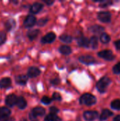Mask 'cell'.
Returning a JSON list of instances; mask_svg holds the SVG:
<instances>
[{"label":"cell","instance_id":"obj_19","mask_svg":"<svg viewBox=\"0 0 120 121\" xmlns=\"http://www.w3.org/2000/svg\"><path fill=\"white\" fill-rule=\"evenodd\" d=\"M40 33V30L38 29H34V30H30L28 32L27 35L28 37V38L30 40H33L35 38H36L38 35Z\"/></svg>","mask_w":120,"mask_h":121},{"label":"cell","instance_id":"obj_33","mask_svg":"<svg viewBox=\"0 0 120 121\" xmlns=\"http://www.w3.org/2000/svg\"><path fill=\"white\" fill-rule=\"evenodd\" d=\"M47 22V19H46V18H42V19H40V20L38 21L37 25L39 26H42L45 25Z\"/></svg>","mask_w":120,"mask_h":121},{"label":"cell","instance_id":"obj_30","mask_svg":"<svg viewBox=\"0 0 120 121\" xmlns=\"http://www.w3.org/2000/svg\"><path fill=\"white\" fill-rule=\"evenodd\" d=\"M113 72L115 74H120V62L117 63L113 67Z\"/></svg>","mask_w":120,"mask_h":121},{"label":"cell","instance_id":"obj_15","mask_svg":"<svg viewBox=\"0 0 120 121\" xmlns=\"http://www.w3.org/2000/svg\"><path fill=\"white\" fill-rule=\"evenodd\" d=\"M4 26H5V28L7 31H10L15 26H16V21L13 18H9L8 19L5 23H4Z\"/></svg>","mask_w":120,"mask_h":121},{"label":"cell","instance_id":"obj_7","mask_svg":"<svg viewBox=\"0 0 120 121\" xmlns=\"http://www.w3.org/2000/svg\"><path fill=\"white\" fill-rule=\"evenodd\" d=\"M98 114L97 111H86L83 113V117L84 118L88 121H93L95 119L97 118Z\"/></svg>","mask_w":120,"mask_h":121},{"label":"cell","instance_id":"obj_16","mask_svg":"<svg viewBox=\"0 0 120 121\" xmlns=\"http://www.w3.org/2000/svg\"><path fill=\"white\" fill-rule=\"evenodd\" d=\"M31 113L36 117L42 116L45 113V110L42 107H35L32 110Z\"/></svg>","mask_w":120,"mask_h":121},{"label":"cell","instance_id":"obj_9","mask_svg":"<svg viewBox=\"0 0 120 121\" xmlns=\"http://www.w3.org/2000/svg\"><path fill=\"white\" fill-rule=\"evenodd\" d=\"M79 60L81 62L86 64V65H92L95 64L96 62L95 59L90 55H86V56H81L79 57Z\"/></svg>","mask_w":120,"mask_h":121},{"label":"cell","instance_id":"obj_37","mask_svg":"<svg viewBox=\"0 0 120 121\" xmlns=\"http://www.w3.org/2000/svg\"><path fill=\"white\" fill-rule=\"evenodd\" d=\"M59 82V81L57 79H53L52 82H51V83L53 84V85H56V84H57Z\"/></svg>","mask_w":120,"mask_h":121},{"label":"cell","instance_id":"obj_27","mask_svg":"<svg viewBox=\"0 0 120 121\" xmlns=\"http://www.w3.org/2000/svg\"><path fill=\"white\" fill-rule=\"evenodd\" d=\"M111 106L112 108L116 109V110H120V99H116L114 100L112 104H111Z\"/></svg>","mask_w":120,"mask_h":121},{"label":"cell","instance_id":"obj_4","mask_svg":"<svg viewBox=\"0 0 120 121\" xmlns=\"http://www.w3.org/2000/svg\"><path fill=\"white\" fill-rule=\"evenodd\" d=\"M36 23V18L33 15H28L25 17L23 25L25 28H30L33 27Z\"/></svg>","mask_w":120,"mask_h":121},{"label":"cell","instance_id":"obj_2","mask_svg":"<svg viewBox=\"0 0 120 121\" xmlns=\"http://www.w3.org/2000/svg\"><path fill=\"white\" fill-rule=\"evenodd\" d=\"M110 83V79L108 77H104L98 81V82L96 84V87L100 92H105Z\"/></svg>","mask_w":120,"mask_h":121},{"label":"cell","instance_id":"obj_38","mask_svg":"<svg viewBox=\"0 0 120 121\" xmlns=\"http://www.w3.org/2000/svg\"><path fill=\"white\" fill-rule=\"evenodd\" d=\"M44 2L47 4V5H51L52 4L54 3V1H47V0H44Z\"/></svg>","mask_w":120,"mask_h":121},{"label":"cell","instance_id":"obj_25","mask_svg":"<svg viewBox=\"0 0 120 121\" xmlns=\"http://www.w3.org/2000/svg\"><path fill=\"white\" fill-rule=\"evenodd\" d=\"M60 40L64 43H69L72 41V37L71 35H62L60 36Z\"/></svg>","mask_w":120,"mask_h":121},{"label":"cell","instance_id":"obj_13","mask_svg":"<svg viewBox=\"0 0 120 121\" xmlns=\"http://www.w3.org/2000/svg\"><path fill=\"white\" fill-rule=\"evenodd\" d=\"M28 79V77L26 75H24V74L18 75L15 77L16 82L19 85H25L27 83Z\"/></svg>","mask_w":120,"mask_h":121},{"label":"cell","instance_id":"obj_11","mask_svg":"<svg viewBox=\"0 0 120 121\" xmlns=\"http://www.w3.org/2000/svg\"><path fill=\"white\" fill-rule=\"evenodd\" d=\"M40 74V70L35 67H30L28 70V76L29 77L33 78L36 77Z\"/></svg>","mask_w":120,"mask_h":121},{"label":"cell","instance_id":"obj_22","mask_svg":"<svg viewBox=\"0 0 120 121\" xmlns=\"http://www.w3.org/2000/svg\"><path fill=\"white\" fill-rule=\"evenodd\" d=\"M45 121H62V119L58 117L56 114H53V113H50L49 115H47L45 119Z\"/></svg>","mask_w":120,"mask_h":121},{"label":"cell","instance_id":"obj_17","mask_svg":"<svg viewBox=\"0 0 120 121\" xmlns=\"http://www.w3.org/2000/svg\"><path fill=\"white\" fill-rule=\"evenodd\" d=\"M16 106L20 109H24L27 106V102L23 96H19L17 99Z\"/></svg>","mask_w":120,"mask_h":121},{"label":"cell","instance_id":"obj_8","mask_svg":"<svg viewBox=\"0 0 120 121\" xmlns=\"http://www.w3.org/2000/svg\"><path fill=\"white\" fill-rule=\"evenodd\" d=\"M11 110L6 107H0V121L7 119L11 115Z\"/></svg>","mask_w":120,"mask_h":121},{"label":"cell","instance_id":"obj_14","mask_svg":"<svg viewBox=\"0 0 120 121\" xmlns=\"http://www.w3.org/2000/svg\"><path fill=\"white\" fill-rule=\"evenodd\" d=\"M11 84V79L9 77H4L0 79V88L5 89L8 88Z\"/></svg>","mask_w":120,"mask_h":121},{"label":"cell","instance_id":"obj_41","mask_svg":"<svg viewBox=\"0 0 120 121\" xmlns=\"http://www.w3.org/2000/svg\"><path fill=\"white\" fill-rule=\"evenodd\" d=\"M79 121V120H78V121Z\"/></svg>","mask_w":120,"mask_h":121},{"label":"cell","instance_id":"obj_20","mask_svg":"<svg viewBox=\"0 0 120 121\" xmlns=\"http://www.w3.org/2000/svg\"><path fill=\"white\" fill-rule=\"evenodd\" d=\"M112 115H113V113L110 111H109L108 109H105V110H103L102 111V113H101V116H100V120L101 121H105L109 117L112 116Z\"/></svg>","mask_w":120,"mask_h":121},{"label":"cell","instance_id":"obj_26","mask_svg":"<svg viewBox=\"0 0 120 121\" xmlns=\"http://www.w3.org/2000/svg\"><path fill=\"white\" fill-rule=\"evenodd\" d=\"M100 41L103 43H108L110 41V37L107 33H102L100 35Z\"/></svg>","mask_w":120,"mask_h":121},{"label":"cell","instance_id":"obj_6","mask_svg":"<svg viewBox=\"0 0 120 121\" xmlns=\"http://www.w3.org/2000/svg\"><path fill=\"white\" fill-rule=\"evenodd\" d=\"M98 19L103 23H108L111 19V14L108 11H101L98 14Z\"/></svg>","mask_w":120,"mask_h":121},{"label":"cell","instance_id":"obj_23","mask_svg":"<svg viewBox=\"0 0 120 121\" xmlns=\"http://www.w3.org/2000/svg\"><path fill=\"white\" fill-rule=\"evenodd\" d=\"M90 30L93 33H102L104 30V28L99 26V25H94V26H91L90 28Z\"/></svg>","mask_w":120,"mask_h":121},{"label":"cell","instance_id":"obj_28","mask_svg":"<svg viewBox=\"0 0 120 121\" xmlns=\"http://www.w3.org/2000/svg\"><path fill=\"white\" fill-rule=\"evenodd\" d=\"M6 40V34L4 31H0V45L4 44Z\"/></svg>","mask_w":120,"mask_h":121},{"label":"cell","instance_id":"obj_34","mask_svg":"<svg viewBox=\"0 0 120 121\" xmlns=\"http://www.w3.org/2000/svg\"><path fill=\"white\" fill-rule=\"evenodd\" d=\"M29 118H30V120L31 121H37V117L35 116L31 112L29 114Z\"/></svg>","mask_w":120,"mask_h":121},{"label":"cell","instance_id":"obj_12","mask_svg":"<svg viewBox=\"0 0 120 121\" xmlns=\"http://www.w3.org/2000/svg\"><path fill=\"white\" fill-rule=\"evenodd\" d=\"M43 7V5L41 3L39 2H35L33 4H32V6L30 8V11L32 13H37L39 11H40L42 10Z\"/></svg>","mask_w":120,"mask_h":121},{"label":"cell","instance_id":"obj_29","mask_svg":"<svg viewBox=\"0 0 120 121\" xmlns=\"http://www.w3.org/2000/svg\"><path fill=\"white\" fill-rule=\"evenodd\" d=\"M41 102L44 104H50L52 102V99L47 96H43L41 99Z\"/></svg>","mask_w":120,"mask_h":121},{"label":"cell","instance_id":"obj_5","mask_svg":"<svg viewBox=\"0 0 120 121\" xmlns=\"http://www.w3.org/2000/svg\"><path fill=\"white\" fill-rule=\"evenodd\" d=\"M98 56L101 58H103L106 60H112L115 58V56L113 55L112 51L110 50H103L98 52Z\"/></svg>","mask_w":120,"mask_h":121},{"label":"cell","instance_id":"obj_40","mask_svg":"<svg viewBox=\"0 0 120 121\" xmlns=\"http://www.w3.org/2000/svg\"><path fill=\"white\" fill-rule=\"evenodd\" d=\"M11 2H12V3H13V4H18V1H11Z\"/></svg>","mask_w":120,"mask_h":121},{"label":"cell","instance_id":"obj_39","mask_svg":"<svg viewBox=\"0 0 120 121\" xmlns=\"http://www.w3.org/2000/svg\"><path fill=\"white\" fill-rule=\"evenodd\" d=\"M114 121H120V116H117L114 118Z\"/></svg>","mask_w":120,"mask_h":121},{"label":"cell","instance_id":"obj_3","mask_svg":"<svg viewBox=\"0 0 120 121\" xmlns=\"http://www.w3.org/2000/svg\"><path fill=\"white\" fill-rule=\"evenodd\" d=\"M17 99H18V97L16 96V95H15L13 94H8V96H6V97L5 99V103L8 106L13 107L15 105H16Z\"/></svg>","mask_w":120,"mask_h":121},{"label":"cell","instance_id":"obj_18","mask_svg":"<svg viewBox=\"0 0 120 121\" xmlns=\"http://www.w3.org/2000/svg\"><path fill=\"white\" fill-rule=\"evenodd\" d=\"M78 45L81 47H88L89 40L86 37H80L77 40Z\"/></svg>","mask_w":120,"mask_h":121},{"label":"cell","instance_id":"obj_1","mask_svg":"<svg viewBox=\"0 0 120 121\" xmlns=\"http://www.w3.org/2000/svg\"><path fill=\"white\" fill-rule=\"evenodd\" d=\"M80 103L86 106H91L96 103V99L90 94H85L81 97Z\"/></svg>","mask_w":120,"mask_h":121},{"label":"cell","instance_id":"obj_31","mask_svg":"<svg viewBox=\"0 0 120 121\" xmlns=\"http://www.w3.org/2000/svg\"><path fill=\"white\" fill-rule=\"evenodd\" d=\"M111 4H112V1H101L100 6L102 7H105V6L110 5Z\"/></svg>","mask_w":120,"mask_h":121},{"label":"cell","instance_id":"obj_36","mask_svg":"<svg viewBox=\"0 0 120 121\" xmlns=\"http://www.w3.org/2000/svg\"><path fill=\"white\" fill-rule=\"evenodd\" d=\"M115 44L116 48H117L118 50H120V40H117V41H116V42L115 43Z\"/></svg>","mask_w":120,"mask_h":121},{"label":"cell","instance_id":"obj_35","mask_svg":"<svg viewBox=\"0 0 120 121\" xmlns=\"http://www.w3.org/2000/svg\"><path fill=\"white\" fill-rule=\"evenodd\" d=\"M50 113H53V114H56L57 113L59 112V110H58L57 108H55V107H52V108H50Z\"/></svg>","mask_w":120,"mask_h":121},{"label":"cell","instance_id":"obj_24","mask_svg":"<svg viewBox=\"0 0 120 121\" xmlns=\"http://www.w3.org/2000/svg\"><path fill=\"white\" fill-rule=\"evenodd\" d=\"M89 43H90L91 47H92L93 49H96V48H98V38H97V37H95V36L91 37V38L90 39Z\"/></svg>","mask_w":120,"mask_h":121},{"label":"cell","instance_id":"obj_21","mask_svg":"<svg viewBox=\"0 0 120 121\" xmlns=\"http://www.w3.org/2000/svg\"><path fill=\"white\" fill-rule=\"evenodd\" d=\"M59 52L63 55H69L71 52V48L67 45H62L59 48Z\"/></svg>","mask_w":120,"mask_h":121},{"label":"cell","instance_id":"obj_10","mask_svg":"<svg viewBox=\"0 0 120 121\" xmlns=\"http://www.w3.org/2000/svg\"><path fill=\"white\" fill-rule=\"evenodd\" d=\"M55 38H56V35L54 33H49L42 38L41 41L42 43H50L54 40Z\"/></svg>","mask_w":120,"mask_h":121},{"label":"cell","instance_id":"obj_32","mask_svg":"<svg viewBox=\"0 0 120 121\" xmlns=\"http://www.w3.org/2000/svg\"><path fill=\"white\" fill-rule=\"evenodd\" d=\"M52 99L54 100H56V101H61L62 100V97L59 93H54L52 95Z\"/></svg>","mask_w":120,"mask_h":121}]
</instances>
